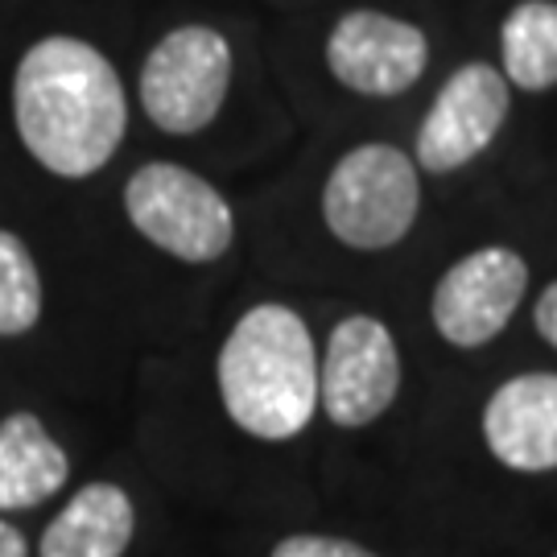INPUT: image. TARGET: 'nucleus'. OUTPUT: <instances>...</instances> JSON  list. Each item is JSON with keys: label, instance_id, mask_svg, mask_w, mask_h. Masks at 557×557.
I'll list each match as a JSON object with an SVG mask.
<instances>
[{"label": "nucleus", "instance_id": "obj_1", "mask_svg": "<svg viewBox=\"0 0 557 557\" xmlns=\"http://www.w3.org/2000/svg\"><path fill=\"white\" fill-rule=\"evenodd\" d=\"M13 128L46 174L91 178L116 158L128 133L124 79L87 38H38L13 71Z\"/></svg>", "mask_w": 557, "mask_h": 557}, {"label": "nucleus", "instance_id": "obj_2", "mask_svg": "<svg viewBox=\"0 0 557 557\" xmlns=\"http://www.w3.org/2000/svg\"><path fill=\"white\" fill-rule=\"evenodd\" d=\"M215 380L227 418L260 442H289L319 413V351L294 306L260 301L223 338Z\"/></svg>", "mask_w": 557, "mask_h": 557}, {"label": "nucleus", "instance_id": "obj_3", "mask_svg": "<svg viewBox=\"0 0 557 557\" xmlns=\"http://www.w3.org/2000/svg\"><path fill=\"white\" fill-rule=\"evenodd\" d=\"M421 207V182L413 158L384 140H363L335 161L322 186L326 232L356 248L384 252L413 232Z\"/></svg>", "mask_w": 557, "mask_h": 557}, {"label": "nucleus", "instance_id": "obj_4", "mask_svg": "<svg viewBox=\"0 0 557 557\" xmlns=\"http://www.w3.org/2000/svg\"><path fill=\"white\" fill-rule=\"evenodd\" d=\"M124 215L158 252L211 264L236 239V215L211 182L178 161H145L124 182Z\"/></svg>", "mask_w": 557, "mask_h": 557}, {"label": "nucleus", "instance_id": "obj_5", "mask_svg": "<svg viewBox=\"0 0 557 557\" xmlns=\"http://www.w3.org/2000/svg\"><path fill=\"white\" fill-rule=\"evenodd\" d=\"M232 41L211 25H178L140 62L137 96L153 128L195 137L220 116L232 91Z\"/></svg>", "mask_w": 557, "mask_h": 557}, {"label": "nucleus", "instance_id": "obj_6", "mask_svg": "<svg viewBox=\"0 0 557 557\" xmlns=\"http://www.w3.org/2000/svg\"><path fill=\"white\" fill-rule=\"evenodd\" d=\"M400 393V351L393 331L372 314L343 319L319 359V409L343 430L372 425Z\"/></svg>", "mask_w": 557, "mask_h": 557}, {"label": "nucleus", "instance_id": "obj_7", "mask_svg": "<svg viewBox=\"0 0 557 557\" xmlns=\"http://www.w3.org/2000/svg\"><path fill=\"white\" fill-rule=\"evenodd\" d=\"M512 96L508 79L487 62H467L442 83L430 112L418 128L413 165L425 174H455L467 161H475L508 120Z\"/></svg>", "mask_w": 557, "mask_h": 557}, {"label": "nucleus", "instance_id": "obj_8", "mask_svg": "<svg viewBox=\"0 0 557 557\" xmlns=\"http://www.w3.org/2000/svg\"><path fill=\"white\" fill-rule=\"evenodd\" d=\"M430 41L413 21L388 17L380 9H351L326 38V66L347 91L368 100L405 96L425 75Z\"/></svg>", "mask_w": 557, "mask_h": 557}, {"label": "nucleus", "instance_id": "obj_9", "mask_svg": "<svg viewBox=\"0 0 557 557\" xmlns=\"http://www.w3.org/2000/svg\"><path fill=\"white\" fill-rule=\"evenodd\" d=\"M529 289V264L512 248H479L442 273L430 314L450 347H483L512 322Z\"/></svg>", "mask_w": 557, "mask_h": 557}, {"label": "nucleus", "instance_id": "obj_10", "mask_svg": "<svg viewBox=\"0 0 557 557\" xmlns=\"http://www.w3.org/2000/svg\"><path fill=\"white\" fill-rule=\"evenodd\" d=\"M487 450L520 475L557 467V372L504 380L483 409Z\"/></svg>", "mask_w": 557, "mask_h": 557}, {"label": "nucleus", "instance_id": "obj_11", "mask_svg": "<svg viewBox=\"0 0 557 557\" xmlns=\"http://www.w3.org/2000/svg\"><path fill=\"white\" fill-rule=\"evenodd\" d=\"M133 533H137L133 496L120 483L96 479L83 483L59 508V517L41 529L38 557H124Z\"/></svg>", "mask_w": 557, "mask_h": 557}, {"label": "nucleus", "instance_id": "obj_12", "mask_svg": "<svg viewBox=\"0 0 557 557\" xmlns=\"http://www.w3.org/2000/svg\"><path fill=\"white\" fill-rule=\"evenodd\" d=\"M71 479V458L34 409L0 418V517L29 512L59 496Z\"/></svg>", "mask_w": 557, "mask_h": 557}, {"label": "nucleus", "instance_id": "obj_13", "mask_svg": "<svg viewBox=\"0 0 557 557\" xmlns=\"http://www.w3.org/2000/svg\"><path fill=\"white\" fill-rule=\"evenodd\" d=\"M499 59L504 79L520 91L557 87V4L554 0H520L499 25Z\"/></svg>", "mask_w": 557, "mask_h": 557}, {"label": "nucleus", "instance_id": "obj_14", "mask_svg": "<svg viewBox=\"0 0 557 557\" xmlns=\"http://www.w3.org/2000/svg\"><path fill=\"white\" fill-rule=\"evenodd\" d=\"M41 269L29 244L0 227V338L29 335L41 322Z\"/></svg>", "mask_w": 557, "mask_h": 557}, {"label": "nucleus", "instance_id": "obj_15", "mask_svg": "<svg viewBox=\"0 0 557 557\" xmlns=\"http://www.w3.org/2000/svg\"><path fill=\"white\" fill-rule=\"evenodd\" d=\"M273 557H376L363 549L359 541L347 537H326V533H294V537L277 541Z\"/></svg>", "mask_w": 557, "mask_h": 557}, {"label": "nucleus", "instance_id": "obj_16", "mask_svg": "<svg viewBox=\"0 0 557 557\" xmlns=\"http://www.w3.org/2000/svg\"><path fill=\"white\" fill-rule=\"evenodd\" d=\"M533 326H537V335L545 338L549 347H557V281L545 285V294H541L537 306H533Z\"/></svg>", "mask_w": 557, "mask_h": 557}, {"label": "nucleus", "instance_id": "obj_17", "mask_svg": "<svg viewBox=\"0 0 557 557\" xmlns=\"http://www.w3.org/2000/svg\"><path fill=\"white\" fill-rule=\"evenodd\" d=\"M0 557H29V541L13 520L0 517Z\"/></svg>", "mask_w": 557, "mask_h": 557}]
</instances>
